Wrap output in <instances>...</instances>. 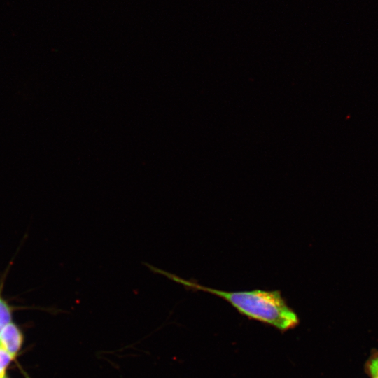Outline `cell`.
<instances>
[{"mask_svg": "<svg viewBox=\"0 0 378 378\" xmlns=\"http://www.w3.org/2000/svg\"><path fill=\"white\" fill-rule=\"evenodd\" d=\"M22 340L20 330L11 322L0 330V347L6 351L13 358L19 351Z\"/></svg>", "mask_w": 378, "mask_h": 378, "instance_id": "obj_2", "label": "cell"}, {"mask_svg": "<svg viewBox=\"0 0 378 378\" xmlns=\"http://www.w3.org/2000/svg\"><path fill=\"white\" fill-rule=\"evenodd\" d=\"M13 358L0 347V372H5V369Z\"/></svg>", "mask_w": 378, "mask_h": 378, "instance_id": "obj_4", "label": "cell"}, {"mask_svg": "<svg viewBox=\"0 0 378 378\" xmlns=\"http://www.w3.org/2000/svg\"><path fill=\"white\" fill-rule=\"evenodd\" d=\"M166 276L186 288L219 297L231 304L240 314L272 326L281 332H287L299 325L298 314L288 304L279 290L225 291L185 280L169 272L166 274Z\"/></svg>", "mask_w": 378, "mask_h": 378, "instance_id": "obj_1", "label": "cell"}, {"mask_svg": "<svg viewBox=\"0 0 378 378\" xmlns=\"http://www.w3.org/2000/svg\"><path fill=\"white\" fill-rule=\"evenodd\" d=\"M369 371L373 378H378V355L374 356L369 362Z\"/></svg>", "mask_w": 378, "mask_h": 378, "instance_id": "obj_5", "label": "cell"}, {"mask_svg": "<svg viewBox=\"0 0 378 378\" xmlns=\"http://www.w3.org/2000/svg\"><path fill=\"white\" fill-rule=\"evenodd\" d=\"M5 372H0V378H4Z\"/></svg>", "mask_w": 378, "mask_h": 378, "instance_id": "obj_6", "label": "cell"}, {"mask_svg": "<svg viewBox=\"0 0 378 378\" xmlns=\"http://www.w3.org/2000/svg\"><path fill=\"white\" fill-rule=\"evenodd\" d=\"M4 378H7V377L5 376Z\"/></svg>", "mask_w": 378, "mask_h": 378, "instance_id": "obj_7", "label": "cell"}, {"mask_svg": "<svg viewBox=\"0 0 378 378\" xmlns=\"http://www.w3.org/2000/svg\"><path fill=\"white\" fill-rule=\"evenodd\" d=\"M10 308L6 302L0 295V330L10 323Z\"/></svg>", "mask_w": 378, "mask_h": 378, "instance_id": "obj_3", "label": "cell"}]
</instances>
